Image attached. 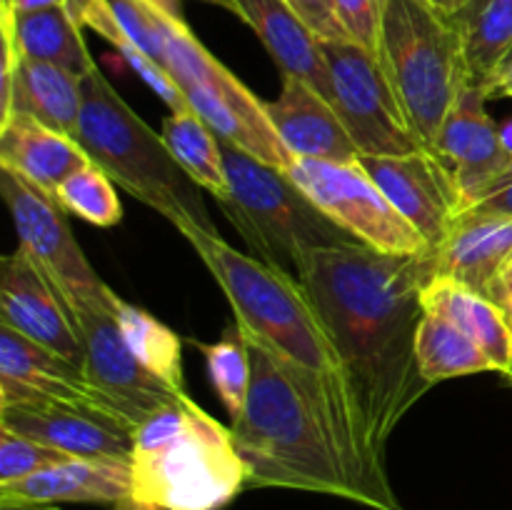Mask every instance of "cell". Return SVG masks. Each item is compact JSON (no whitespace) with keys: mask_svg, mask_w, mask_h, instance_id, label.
I'll list each match as a JSON object with an SVG mask.
<instances>
[{"mask_svg":"<svg viewBox=\"0 0 512 510\" xmlns=\"http://www.w3.org/2000/svg\"><path fill=\"white\" fill-rule=\"evenodd\" d=\"M485 98H512V63L503 65L488 83L483 85Z\"/></svg>","mask_w":512,"mask_h":510,"instance_id":"d590c367","label":"cell"},{"mask_svg":"<svg viewBox=\"0 0 512 510\" xmlns=\"http://www.w3.org/2000/svg\"><path fill=\"white\" fill-rule=\"evenodd\" d=\"M83 338V370L90 383L108 398L123 418L138 428L143 420L173 405L185 393L170 388L138 363L125 345L113 310H100L75 320Z\"/></svg>","mask_w":512,"mask_h":510,"instance_id":"7c38bea8","label":"cell"},{"mask_svg":"<svg viewBox=\"0 0 512 510\" xmlns=\"http://www.w3.org/2000/svg\"><path fill=\"white\" fill-rule=\"evenodd\" d=\"M415 360L425 383L465 378L475 373H493L483 350L443 315L425 310L415 333Z\"/></svg>","mask_w":512,"mask_h":510,"instance_id":"d4e9b609","label":"cell"},{"mask_svg":"<svg viewBox=\"0 0 512 510\" xmlns=\"http://www.w3.org/2000/svg\"><path fill=\"white\" fill-rule=\"evenodd\" d=\"M378 58L428 150L460 90L470 83L453 18L430 0H385Z\"/></svg>","mask_w":512,"mask_h":510,"instance_id":"8992f818","label":"cell"},{"mask_svg":"<svg viewBox=\"0 0 512 510\" xmlns=\"http://www.w3.org/2000/svg\"><path fill=\"white\" fill-rule=\"evenodd\" d=\"M70 13L73 18L78 20L83 28L95 30L98 35H103L110 45L120 53V58L140 75V78L148 83V88L153 90L155 95H160L165 105L170 108V113H178V110H190L188 100L183 98L178 88H175L173 78L155 63L153 58L143 53V50L135 45V40L130 38L128 33L123 30V25L115 20L113 10L108 8L105 0H70L68 3Z\"/></svg>","mask_w":512,"mask_h":510,"instance_id":"83f0119b","label":"cell"},{"mask_svg":"<svg viewBox=\"0 0 512 510\" xmlns=\"http://www.w3.org/2000/svg\"><path fill=\"white\" fill-rule=\"evenodd\" d=\"M0 193L18 233V250L53 285L73 318L113 310L118 295L88 263L58 198L8 168H0Z\"/></svg>","mask_w":512,"mask_h":510,"instance_id":"ba28073f","label":"cell"},{"mask_svg":"<svg viewBox=\"0 0 512 510\" xmlns=\"http://www.w3.org/2000/svg\"><path fill=\"white\" fill-rule=\"evenodd\" d=\"M133 498L163 510H220L248 488L233 430L188 393L135 428Z\"/></svg>","mask_w":512,"mask_h":510,"instance_id":"3957f363","label":"cell"},{"mask_svg":"<svg viewBox=\"0 0 512 510\" xmlns=\"http://www.w3.org/2000/svg\"><path fill=\"white\" fill-rule=\"evenodd\" d=\"M430 3L435 5V8H440L443 10V13H448V15H453L455 10L460 8V5L465 3V0H430Z\"/></svg>","mask_w":512,"mask_h":510,"instance_id":"60d3db41","label":"cell"},{"mask_svg":"<svg viewBox=\"0 0 512 510\" xmlns=\"http://www.w3.org/2000/svg\"><path fill=\"white\" fill-rule=\"evenodd\" d=\"M470 83L483 88L512 50V0H465L453 15Z\"/></svg>","mask_w":512,"mask_h":510,"instance_id":"cb8c5ba5","label":"cell"},{"mask_svg":"<svg viewBox=\"0 0 512 510\" xmlns=\"http://www.w3.org/2000/svg\"><path fill=\"white\" fill-rule=\"evenodd\" d=\"M253 383L233 420L248 488H285L350 500L328 433L295 375L268 350L250 345Z\"/></svg>","mask_w":512,"mask_h":510,"instance_id":"7a4b0ae2","label":"cell"},{"mask_svg":"<svg viewBox=\"0 0 512 510\" xmlns=\"http://www.w3.org/2000/svg\"><path fill=\"white\" fill-rule=\"evenodd\" d=\"M145 3H150L153 8H158L160 13L170 15V18L183 20V0H145ZM203 3L218 5V8H225L233 13V3H230V0H203Z\"/></svg>","mask_w":512,"mask_h":510,"instance_id":"8d00e7d4","label":"cell"},{"mask_svg":"<svg viewBox=\"0 0 512 510\" xmlns=\"http://www.w3.org/2000/svg\"><path fill=\"white\" fill-rule=\"evenodd\" d=\"M430 255H385L345 243L310 255L300 273L338 355L365 443L385 463L393 430L428 393L415 360Z\"/></svg>","mask_w":512,"mask_h":510,"instance_id":"6da1fadb","label":"cell"},{"mask_svg":"<svg viewBox=\"0 0 512 510\" xmlns=\"http://www.w3.org/2000/svg\"><path fill=\"white\" fill-rule=\"evenodd\" d=\"M163 43V65L175 88L188 100L190 110L213 128L220 140L238 145L265 165L288 173L295 158L280 140L265 110V100L250 93L203 43L185 20L170 18L153 8Z\"/></svg>","mask_w":512,"mask_h":510,"instance_id":"52a82bcc","label":"cell"},{"mask_svg":"<svg viewBox=\"0 0 512 510\" xmlns=\"http://www.w3.org/2000/svg\"><path fill=\"white\" fill-rule=\"evenodd\" d=\"M80 30L83 25L73 18L68 5L33 13H0V33L13 40L23 58L58 65L85 78L98 68V63L90 58Z\"/></svg>","mask_w":512,"mask_h":510,"instance_id":"603a6c76","label":"cell"},{"mask_svg":"<svg viewBox=\"0 0 512 510\" xmlns=\"http://www.w3.org/2000/svg\"><path fill=\"white\" fill-rule=\"evenodd\" d=\"M485 295H490L493 300H503V298H508V295H512V258L503 265V270L495 275V280L490 283L488 293Z\"/></svg>","mask_w":512,"mask_h":510,"instance_id":"74e56055","label":"cell"},{"mask_svg":"<svg viewBox=\"0 0 512 510\" xmlns=\"http://www.w3.org/2000/svg\"><path fill=\"white\" fill-rule=\"evenodd\" d=\"M0 325L83 368V338L73 313L20 250L0 260Z\"/></svg>","mask_w":512,"mask_h":510,"instance_id":"9a60e30c","label":"cell"},{"mask_svg":"<svg viewBox=\"0 0 512 510\" xmlns=\"http://www.w3.org/2000/svg\"><path fill=\"white\" fill-rule=\"evenodd\" d=\"M195 348L205 355L210 383L223 408L235 420L248 403L250 383H253V358L248 343L238 328H228L225 338H220L218 343H195Z\"/></svg>","mask_w":512,"mask_h":510,"instance_id":"f1b7e54d","label":"cell"},{"mask_svg":"<svg viewBox=\"0 0 512 510\" xmlns=\"http://www.w3.org/2000/svg\"><path fill=\"white\" fill-rule=\"evenodd\" d=\"M333 83V108L360 155H408L423 150L383 63L353 40H320Z\"/></svg>","mask_w":512,"mask_h":510,"instance_id":"9c48e42d","label":"cell"},{"mask_svg":"<svg viewBox=\"0 0 512 510\" xmlns=\"http://www.w3.org/2000/svg\"><path fill=\"white\" fill-rule=\"evenodd\" d=\"M333 5L348 40L378 55L380 20H383L385 0H333Z\"/></svg>","mask_w":512,"mask_h":510,"instance_id":"d6a6232c","label":"cell"},{"mask_svg":"<svg viewBox=\"0 0 512 510\" xmlns=\"http://www.w3.org/2000/svg\"><path fill=\"white\" fill-rule=\"evenodd\" d=\"M265 110L293 158L343 165L360 160L358 145L350 138L338 110L305 80L283 75L280 95L265 103Z\"/></svg>","mask_w":512,"mask_h":510,"instance_id":"e0dca14e","label":"cell"},{"mask_svg":"<svg viewBox=\"0 0 512 510\" xmlns=\"http://www.w3.org/2000/svg\"><path fill=\"white\" fill-rule=\"evenodd\" d=\"M320 40H348L333 0H285Z\"/></svg>","mask_w":512,"mask_h":510,"instance_id":"e575fe53","label":"cell"},{"mask_svg":"<svg viewBox=\"0 0 512 510\" xmlns=\"http://www.w3.org/2000/svg\"><path fill=\"white\" fill-rule=\"evenodd\" d=\"M288 175L355 243L385 255L408 258L433 253L423 235L395 210L375 180L365 173L360 160L343 165L295 158Z\"/></svg>","mask_w":512,"mask_h":510,"instance_id":"30bf717a","label":"cell"},{"mask_svg":"<svg viewBox=\"0 0 512 510\" xmlns=\"http://www.w3.org/2000/svg\"><path fill=\"white\" fill-rule=\"evenodd\" d=\"M115 510H163V508H155V505L140 503V500H135L133 495H128V498H123L118 505H115Z\"/></svg>","mask_w":512,"mask_h":510,"instance_id":"f35d334b","label":"cell"},{"mask_svg":"<svg viewBox=\"0 0 512 510\" xmlns=\"http://www.w3.org/2000/svg\"><path fill=\"white\" fill-rule=\"evenodd\" d=\"M512 258V218L458 220L443 245L430 253L433 275L488 293L495 275Z\"/></svg>","mask_w":512,"mask_h":510,"instance_id":"7402d4cb","label":"cell"},{"mask_svg":"<svg viewBox=\"0 0 512 510\" xmlns=\"http://www.w3.org/2000/svg\"><path fill=\"white\" fill-rule=\"evenodd\" d=\"M0 425L73 458L133 460L135 425L110 410L73 403H18L0 408Z\"/></svg>","mask_w":512,"mask_h":510,"instance_id":"4fadbf2b","label":"cell"},{"mask_svg":"<svg viewBox=\"0 0 512 510\" xmlns=\"http://www.w3.org/2000/svg\"><path fill=\"white\" fill-rule=\"evenodd\" d=\"M133 493L130 463L68 458L18 483L0 485V503H113Z\"/></svg>","mask_w":512,"mask_h":510,"instance_id":"ac0fdd59","label":"cell"},{"mask_svg":"<svg viewBox=\"0 0 512 510\" xmlns=\"http://www.w3.org/2000/svg\"><path fill=\"white\" fill-rule=\"evenodd\" d=\"M420 303L423 310L453 320L483 350L493 373L512 385V320L498 300L453 278L433 275L425 283Z\"/></svg>","mask_w":512,"mask_h":510,"instance_id":"ffe728a7","label":"cell"},{"mask_svg":"<svg viewBox=\"0 0 512 510\" xmlns=\"http://www.w3.org/2000/svg\"><path fill=\"white\" fill-rule=\"evenodd\" d=\"M360 165L385 198L435 250L453 233L460 215V190L453 168L435 150L408 155H360Z\"/></svg>","mask_w":512,"mask_h":510,"instance_id":"8fae6325","label":"cell"},{"mask_svg":"<svg viewBox=\"0 0 512 510\" xmlns=\"http://www.w3.org/2000/svg\"><path fill=\"white\" fill-rule=\"evenodd\" d=\"M78 143L90 163L178 230L218 233L205 208L203 188L173 158L163 135L120 98L100 68L83 78Z\"/></svg>","mask_w":512,"mask_h":510,"instance_id":"277c9868","label":"cell"},{"mask_svg":"<svg viewBox=\"0 0 512 510\" xmlns=\"http://www.w3.org/2000/svg\"><path fill=\"white\" fill-rule=\"evenodd\" d=\"M55 198L70 215H78L98 228L118 225L123 218V203L115 193L113 180L93 163L65 178L55 190Z\"/></svg>","mask_w":512,"mask_h":510,"instance_id":"f546056e","label":"cell"},{"mask_svg":"<svg viewBox=\"0 0 512 510\" xmlns=\"http://www.w3.org/2000/svg\"><path fill=\"white\" fill-rule=\"evenodd\" d=\"M113 315L125 345L138 358V363L155 378L168 383L170 388L185 393L183 340H180V335L165 323H160L148 310L120 300V295L115 298Z\"/></svg>","mask_w":512,"mask_h":510,"instance_id":"4316f807","label":"cell"},{"mask_svg":"<svg viewBox=\"0 0 512 510\" xmlns=\"http://www.w3.org/2000/svg\"><path fill=\"white\" fill-rule=\"evenodd\" d=\"M90 165L83 145L70 135L15 113L0 123V168L15 170L28 183L55 195L65 178Z\"/></svg>","mask_w":512,"mask_h":510,"instance_id":"44dd1931","label":"cell"},{"mask_svg":"<svg viewBox=\"0 0 512 510\" xmlns=\"http://www.w3.org/2000/svg\"><path fill=\"white\" fill-rule=\"evenodd\" d=\"M73 458L60 450L48 448L38 440L20 435L15 430L0 425V485L18 483V480L30 478L40 470L50 468L55 463Z\"/></svg>","mask_w":512,"mask_h":510,"instance_id":"1f68e13d","label":"cell"},{"mask_svg":"<svg viewBox=\"0 0 512 510\" xmlns=\"http://www.w3.org/2000/svg\"><path fill=\"white\" fill-rule=\"evenodd\" d=\"M83 110V78L58 65L23 58L13 40L3 38L0 123L15 113L78 140Z\"/></svg>","mask_w":512,"mask_h":510,"instance_id":"2e32d148","label":"cell"},{"mask_svg":"<svg viewBox=\"0 0 512 510\" xmlns=\"http://www.w3.org/2000/svg\"><path fill=\"white\" fill-rule=\"evenodd\" d=\"M500 140H503L505 150H508V153L512 155V120L500 125Z\"/></svg>","mask_w":512,"mask_h":510,"instance_id":"b9f144b4","label":"cell"},{"mask_svg":"<svg viewBox=\"0 0 512 510\" xmlns=\"http://www.w3.org/2000/svg\"><path fill=\"white\" fill-rule=\"evenodd\" d=\"M485 98L483 88L475 83H468L460 90L458 100L450 108L448 118H445L443 128H440L438 143H435V153L455 168L463 153L468 150V145L473 143V138L478 135V130L483 128L485 120L490 118L488 110H485Z\"/></svg>","mask_w":512,"mask_h":510,"instance_id":"4dcf8cb0","label":"cell"},{"mask_svg":"<svg viewBox=\"0 0 512 510\" xmlns=\"http://www.w3.org/2000/svg\"><path fill=\"white\" fill-rule=\"evenodd\" d=\"M0 510H60L55 505L43 503H0Z\"/></svg>","mask_w":512,"mask_h":510,"instance_id":"ab89813d","label":"cell"},{"mask_svg":"<svg viewBox=\"0 0 512 510\" xmlns=\"http://www.w3.org/2000/svg\"><path fill=\"white\" fill-rule=\"evenodd\" d=\"M18 403H73L118 413L78 363L0 325V408Z\"/></svg>","mask_w":512,"mask_h":510,"instance_id":"5bb4252c","label":"cell"},{"mask_svg":"<svg viewBox=\"0 0 512 510\" xmlns=\"http://www.w3.org/2000/svg\"><path fill=\"white\" fill-rule=\"evenodd\" d=\"M233 13L248 23L283 75L305 80L333 103V83L320 38L285 0H230Z\"/></svg>","mask_w":512,"mask_h":510,"instance_id":"d6986e66","label":"cell"},{"mask_svg":"<svg viewBox=\"0 0 512 510\" xmlns=\"http://www.w3.org/2000/svg\"><path fill=\"white\" fill-rule=\"evenodd\" d=\"M508 63H512V50H510V55H508V58H505V63H503V65H508ZM503 65H500V68H503Z\"/></svg>","mask_w":512,"mask_h":510,"instance_id":"ee69618b","label":"cell"},{"mask_svg":"<svg viewBox=\"0 0 512 510\" xmlns=\"http://www.w3.org/2000/svg\"><path fill=\"white\" fill-rule=\"evenodd\" d=\"M165 145L173 153V158L183 165L185 173L205 190L213 195L218 203L230 198L228 173H225L223 150H220V138L213 133L208 123L200 118L195 110H178L163 120Z\"/></svg>","mask_w":512,"mask_h":510,"instance_id":"484cf974","label":"cell"},{"mask_svg":"<svg viewBox=\"0 0 512 510\" xmlns=\"http://www.w3.org/2000/svg\"><path fill=\"white\" fill-rule=\"evenodd\" d=\"M475 218H512V165L483 193L475 195L458 215V220Z\"/></svg>","mask_w":512,"mask_h":510,"instance_id":"836d02e7","label":"cell"},{"mask_svg":"<svg viewBox=\"0 0 512 510\" xmlns=\"http://www.w3.org/2000/svg\"><path fill=\"white\" fill-rule=\"evenodd\" d=\"M220 150L230 183V198L220 205L250 255L300 278L313 253L355 243L285 170L265 165L228 140H220Z\"/></svg>","mask_w":512,"mask_h":510,"instance_id":"5b68a950","label":"cell"},{"mask_svg":"<svg viewBox=\"0 0 512 510\" xmlns=\"http://www.w3.org/2000/svg\"><path fill=\"white\" fill-rule=\"evenodd\" d=\"M498 303L503 305L505 313H508V315H510V320H512V295H508V298H503V300H498Z\"/></svg>","mask_w":512,"mask_h":510,"instance_id":"7bdbcfd3","label":"cell"}]
</instances>
